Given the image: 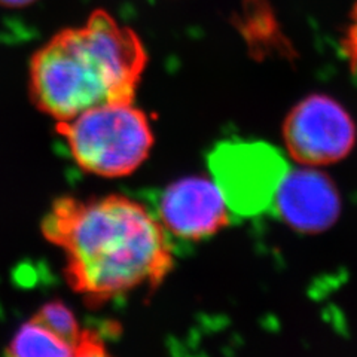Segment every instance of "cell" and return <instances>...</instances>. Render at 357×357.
<instances>
[{
    "mask_svg": "<svg viewBox=\"0 0 357 357\" xmlns=\"http://www.w3.org/2000/svg\"><path fill=\"white\" fill-rule=\"evenodd\" d=\"M42 229L64 252L70 286L94 304L158 286L172 270L170 236L158 218L127 197L63 198Z\"/></svg>",
    "mask_w": 357,
    "mask_h": 357,
    "instance_id": "obj_1",
    "label": "cell"
},
{
    "mask_svg": "<svg viewBox=\"0 0 357 357\" xmlns=\"http://www.w3.org/2000/svg\"><path fill=\"white\" fill-rule=\"evenodd\" d=\"M140 38L106 10L57 33L30 63V93L57 122L110 103H131L146 67Z\"/></svg>",
    "mask_w": 357,
    "mask_h": 357,
    "instance_id": "obj_2",
    "label": "cell"
},
{
    "mask_svg": "<svg viewBox=\"0 0 357 357\" xmlns=\"http://www.w3.org/2000/svg\"><path fill=\"white\" fill-rule=\"evenodd\" d=\"M59 132L82 170L109 178L136 172L153 146L149 119L132 102L86 109L60 121Z\"/></svg>",
    "mask_w": 357,
    "mask_h": 357,
    "instance_id": "obj_3",
    "label": "cell"
},
{
    "mask_svg": "<svg viewBox=\"0 0 357 357\" xmlns=\"http://www.w3.org/2000/svg\"><path fill=\"white\" fill-rule=\"evenodd\" d=\"M208 169L231 213L250 218L273 207L289 173L286 156L261 140H227L208 155Z\"/></svg>",
    "mask_w": 357,
    "mask_h": 357,
    "instance_id": "obj_4",
    "label": "cell"
},
{
    "mask_svg": "<svg viewBox=\"0 0 357 357\" xmlns=\"http://www.w3.org/2000/svg\"><path fill=\"white\" fill-rule=\"evenodd\" d=\"M289 153L304 165H326L347 155L356 139L351 118L328 96H310L299 102L284 122Z\"/></svg>",
    "mask_w": 357,
    "mask_h": 357,
    "instance_id": "obj_5",
    "label": "cell"
},
{
    "mask_svg": "<svg viewBox=\"0 0 357 357\" xmlns=\"http://www.w3.org/2000/svg\"><path fill=\"white\" fill-rule=\"evenodd\" d=\"M156 218L169 236L199 241L228 225L229 208L213 181L186 177L167 186Z\"/></svg>",
    "mask_w": 357,
    "mask_h": 357,
    "instance_id": "obj_6",
    "label": "cell"
},
{
    "mask_svg": "<svg viewBox=\"0 0 357 357\" xmlns=\"http://www.w3.org/2000/svg\"><path fill=\"white\" fill-rule=\"evenodd\" d=\"M273 207L289 227L321 232L338 219L341 199L331 178L317 170H289L275 194Z\"/></svg>",
    "mask_w": 357,
    "mask_h": 357,
    "instance_id": "obj_7",
    "label": "cell"
},
{
    "mask_svg": "<svg viewBox=\"0 0 357 357\" xmlns=\"http://www.w3.org/2000/svg\"><path fill=\"white\" fill-rule=\"evenodd\" d=\"M35 319L52 331L57 337L69 342L76 350L77 356L105 354L102 342H98L91 333H85L81 329L73 311L64 304L54 301V303L43 305Z\"/></svg>",
    "mask_w": 357,
    "mask_h": 357,
    "instance_id": "obj_8",
    "label": "cell"
},
{
    "mask_svg": "<svg viewBox=\"0 0 357 357\" xmlns=\"http://www.w3.org/2000/svg\"><path fill=\"white\" fill-rule=\"evenodd\" d=\"M9 354L30 357V356H77L69 342L57 337L47 326L36 319L26 321L9 344Z\"/></svg>",
    "mask_w": 357,
    "mask_h": 357,
    "instance_id": "obj_9",
    "label": "cell"
},
{
    "mask_svg": "<svg viewBox=\"0 0 357 357\" xmlns=\"http://www.w3.org/2000/svg\"><path fill=\"white\" fill-rule=\"evenodd\" d=\"M33 2H36V0H0V5L8 6V8H22Z\"/></svg>",
    "mask_w": 357,
    "mask_h": 357,
    "instance_id": "obj_10",
    "label": "cell"
}]
</instances>
